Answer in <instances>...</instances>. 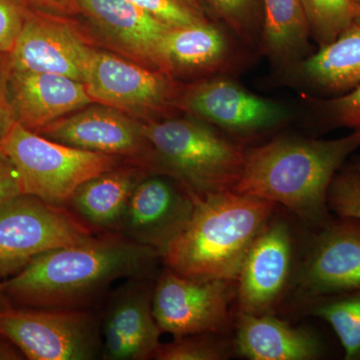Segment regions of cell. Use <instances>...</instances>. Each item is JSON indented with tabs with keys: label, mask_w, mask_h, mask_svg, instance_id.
I'll list each match as a JSON object with an SVG mask.
<instances>
[{
	"label": "cell",
	"mask_w": 360,
	"mask_h": 360,
	"mask_svg": "<svg viewBox=\"0 0 360 360\" xmlns=\"http://www.w3.org/2000/svg\"><path fill=\"white\" fill-rule=\"evenodd\" d=\"M106 41L142 65L161 70L160 47L170 26L129 0H75Z\"/></svg>",
	"instance_id": "cell-18"
},
{
	"label": "cell",
	"mask_w": 360,
	"mask_h": 360,
	"mask_svg": "<svg viewBox=\"0 0 360 360\" xmlns=\"http://www.w3.org/2000/svg\"><path fill=\"white\" fill-rule=\"evenodd\" d=\"M311 39L319 46L335 41L354 23L355 0H302Z\"/></svg>",
	"instance_id": "cell-25"
},
{
	"label": "cell",
	"mask_w": 360,
	"mask_h": 360,
	"mask_svg": "<svg viewBox=\"0 0 360 360\" xmlns=\"http://www.w3.org/2000/svg\"><path fill=\"white\" fill-rule=\"evenodd\" d=\"M9 66L8 52L0 53V139L8 131L15 122L11 94H9Z\"/></svg>",
	"instance_id": "cell-32"
},
{
	"label": "cell",
	"mask_w": 360,
	"mask_h": 360,
	"mask_svg": "<svg viewBox=\"0 0 360 360\" xmlns=\"http://www.w3.org/2000/svg\"><path fill=\"white\" fill-rule=\"evenodd\" d=\"M311 314L333 326L345 350V359L360 356V291L340 295L315 307Z\"/></svg>",
	"instance_id": "cell-24"
},
{
	"label": "cell",
	"mask_w": 360,
	"mask_h": 360,
	"mask_svg": "<svg viewBox=\"0 0 360 360\" xmlns=\"http://www.w3.org/2000/svg\"><path fill=\"white\" fill-rule=\"evenodd\" d=\"M9 94L15 122L34 132L94 103L84 82L51 73L11 70Z\"/></svg>",
	"instance_id": "cell-19"
},
{
	"label": "cell",
	"mask_w": 360,
	"mask_h": 360,
	"mask_svg": "<svg viewBox=\"0 0 360 360\" xmlns=\"http://www.w3.org/2000/svg\"><path fill=\"white\" fill-rule=\"evenodd\" d=\"M227 357L222 343L212 335H194L174 338L160 343L153 359L158 360H221Z\"/></svg>",
	"instance_id": "cell-27"
},
{
	"label": "cell",
	"mask_w": 360,
	"mask_h": 360,
	"mask_svg": "<svg viewBox=\"0 0 360 360\" xmlns=\"http://www.w3.org/2000/svg\"><path fill=\"white\" fill-rule=\"evenodd\" d=\"M175 108L226 134L250 137L281 127L290 120L283 104L251 94L222 75L179 86Z\"/></svg>",
	"instance_id": "cell-8"
},
{
	"label": "cell",
	"mask_w": 360,
	"mask_h": 360,
	"mask_svg": "<svg viewBox=\"0 0 360 360\" xmlns=\"http://www.w3.org/2000/svg\"><path fill=\"white\" fill-rule=\"evenodd\" d=\"M96 234L65 206L20 194L0 207V276L6 279L39 255Z\"/></svg>",
	"instance_id": "cell-7"
},
{
	"label": "cell",
	"mask_w": 360,
	"mask_h": 360,
	"mask_svg": "<svg viewBox=\"0 0 360 360\" xmlns=\"http://www.w3.org/2000/svg\"><path fill=\"white\" fill-rule=\"evenodd\" d=\"M160 252L117 232L49 251L4 279L13 307L92 309L116 281L151 277Z\"/></svg>",
	"instance_id": "cell-1"
},
{
	"label": "cell",
	"mask_w": 360,
	"mask_h": 360,
	"mask_svg": "<svg viewBox=\"0 0 360 360\" xmlns=\"http://www.w3.org/2000/svg\"><path fill=\"white\" fill-rule=\"evenodd\" d=\"M42 6L54 7V8L66 9L70 6L71 0H32Z\"/></svg>",
	"instance_id": "cell-35"
},
{
	"label": "cell",
	"mask_w": 360,
	"mask_h": 360,
	"mask_svg": "<svg viewBox=\"0 0 360 360\" xmlns=\"http://www.w3.org/2000/svg\"><path fill=\"white\" fill-rule=\"evenodd\" d=\"M288 73L324 96H340L360 84V25H352Z\"/></svg>",
	"instance_id": "cell-22"
},
{
	"label": "cell",
	"mask_w": 360,
	"mask_h": 360,
	"mask_svg": "<svg viewBox=\"0 0 360 360\" xmlns=\"http://www.w3.org/2000/svg\"><path fill=\"white\" fill-rule=\"evenodd\" d=\"M231 284L189 278L167 267L153 295V314L162 333L176 338L224 333L231 323Z\"/></svg>",
	"instance_id": "cell-10"
},
{
	"label": "cell",
	"mask_w": 360,
	"mask_h": 360,
	"mask_svg": "<svg viewBox=\"0 0 360 360\" xmlns=\"http://www.w3.org/2000/svg\"><path fill=\"white\" fill-rule=\"evenodd\" d=\"M11 303L4 292V278L0 276V310L8 309L11 307Z\"/></svg>",
	"instance_id": "cell-36"
},
{
	"label": "cell",
	"mask_w": 360,
	"mask_h": 360,
	"mask_svg": "<svg viewBox=\"0 0 360 360\" xmlns=\"http://www.w3.org/2000/svg\"><path fill=\"white\" fill-rule=\"evenodd\" d=\"M321 229L300 271V290L309 297L360 291V220L338 217Z\"/></svg>",
	"instance_id": "cell-15"
},
{
	"label": "cell",
	"mask_w": 360,
	"mask_h": 360,
	"mask_svg": "<svg viewBox=\"0 0 360 360\" xmlns=\"http://www.w3.org/2000/svg\"><path fill=\"white\" fill-rule=\"evenodd\" d=\"M0 148L18 172L23 194L65 207L78 187L122 161L51 141L18 122L0 139Z\"/></svg>",
	"instance_id": "cell-5"
},
{
	"label": "cell",
	"mask_w": 360,
	"mask_h": 360,
	"mask_svg": "<svg viewBox=\"0 0 360 360\" xmlns=\"http://www.w3.org/2000/svg\"><path fill=\"white\" fill-rule=\"evenodd\" d=\"M151 174L142 163L118 165L78 187L68 208L96 233L115 232L135 188Z\"/></svg>",
	"instance_id": "cell-20"
},
{
	"label": "cell",
	"mask_w": 360,
	"mask_h": 360,
	"mask_svg": "<svg viewBox=\"0 0 360 360\" xmlns=\"http://www.w3.org/2000/svg\"><path fill=\"white\" fill-rule=\"evenodd\" d=\"M0 335L30 360L103 359L101 312L94 309L0 310Z\"/></svg>",
	"instance_id": "cell-6"
},
{
	"label": "cell",
	"mask_w": 360,
	"mask_h": 360,
	"mask_svg": "<svg viewBox=\"0 0 360 360\" xmlns=\"http://www.w3.org/2000/svg\"><path fill=\"white\" fill-rule=\"evenodd\" d=\"M354 23L360 25V0H355Z\"/></svg>",
	"instance_id": "cell-38"
},
{
	"label": "cell",
	"mask_w": 360,
	"mask_h": 360,
	"mask_svg": "<svg viewBox=\"0 0 360 360\" xmlns=\"http://www.w3.org/2000/svg\"><path fill=\"white\" fill-rule=\"evenodd\" d=\"M22 354L11 341L6 340L0 335V360H20L23 359Z\"/></svg>",
	"instance_id": "cell-34"
},
{
	"label": "cell",
	"mask_w": 360,
	"mask_h": 360,
	"mask_svg": "<svg viewBox=\"0 0 360 360\" xmlns=\"http://www.w3.org/2000/svg\"><path fill=\"white\" fill-rule=\"evenodd\" d=\"M26 14L18 0H0V53L13 49Z\"/></svg>",
	"instance_id": "cell-31"
},
{
	"label": "cell",
	"mask_w": 360,
	"mask_h": 360,
	"mask_svg": "<svg viewBox=\"0 0 360 360\" xmlns=\"http://www.w3.org/2000/svg\"><path fill=\"white\" fill-rule=\"evenodd\" d=\"M309 98L326 127L360 129V84L340 96Z\"/></svg>",
	"instance_id": "cell-28"
},
{
	"label": "cell",
	"mask_w": 360,
	"mask_h": 360,
	"mask_svg": "<svg viewBox=\"0 0 360 360\" xmlns=\"http://www.w3.org/2000/svg\"><path fill=\"white\" fill-rule=\"evenodd\" d=\"M291 262L290 226L270 219L250 245L236 281L239 312L270 314L288 285Z\"/></svg>",
	"instance_id": "cell-16"
},
{
	"label": "cell",
	"mask_w": 360,
	"mask_h": 360,
	"mask_svg": "<svg viewBox=\"0 0 360 360\" xmlns=\"http://www.w3.org/2000/svg\"><path fill=\"white\" fill-rule=\"evenodd\" d=\"M153 174L167 175L194 200L232 191L245 149L221 130L198 118L165 117L144 124Z\"/></svg>",
	"instance_id": "cell-4"
},
{
	"label": "cell",
	"mask_w": 360,
	"mask_h": 360,
	"mask_svg": "<svg viewBox=\"0 0 360 360\" xmlns=\"http://www.w3.org/2000/svg\"><path fill=\"white\" fill-rule=\"evenodd\" d=\"M360 148V129L338 139L278 137L245 149L236 193L283 205L322 227L330 220L329 187L345 161Z\"/></svg>",
	"instance_id": "cell-2"
},
{
	"label": "cell",
	"mask_w": 360,
	"mask_h": 360,
	"mask_svg": "<svg viewBox=\"0 0 360 360\" xmlns=\"http://www.w3.org/2000/svg\"><path fill=\"white\" fill-rule=\"evenodd\" d=\"M231 34L210 20L170 27L160 44L161 70L170 77L229 75L240 66L241 60Z\"/></svg>",
	"instance_id": "cell-17"
},
{
	"label": "cell",
	"mask_w": 360,
	"mask_h": 360,
	"mask_svg": "<svg viewBox=\"0 0 360 360\" xmlns=\"http://www.w3.org/2000/svg\"><path fill=\"white\" fill-rule=\"evenodd\" d=\"M94 51L70 23L27 13L8 52L9 66L11 70L51 73L84 82Z\"/></svg>",
	"instance_id": "cell-14"
},
{
	"label": "cell",
	"mask_w": 360,
	"mask_h": 360,
	"mask_svg": "<svg viewBox=\"0 0 360 360\" xmlns=\"http://www.w3.org/2000/svg\"><path fill=\"white\" fill-rule=\"evenodd\" d=\"M219 20L231 30L238 41L248 46L260 44L262 20L258 0H206Z\"/></svg>",
	"instance_id": "cell-26"
},
{
	"label": "cell",
	"mask_w": 360,
	"mask_h": 360,
	"mask_svg": "<svg viewBox=\"0 0 360 360\" xmlns=\"http://www.w3.org/2000/svg\"><path fill=\"white\" fill-rule=\"evenodd\" d=\"M236 349L252 360H311L322 345L309 331L295 328L269 314L238 315Z\"/></svg>",
	"instance_id": "cell-21"
},
{
	"label": "cell",
	"mask_w": 360,
	"mask_h": 360,
	"mask_svg": "<svg viewBox=\"0 0 360 360\" xmlns=\"http://www.w3.org/2000/svg\"><path fill=\"white\" fill-rule=\"evenodd\" d=\"M151 277L127 279L101 312L103 359H153L162 333L153 309Z\"/></svg>",
	"instance_id": "cell-11"
},
{
	"label": "cell",
	"mask_w": 360,
	"mask_h": 360,
	"mask_svg": "<svg viewBox=\"0 0 360 360\" xmlns=\"http://www.w3.org/2000/svg\"><path fill=\"white\" fill-rule=\"evenodd\" d=\"M259 47L277 66L288 70L309 53L310 25L302 0H264Z\"/></svg>",
	"instance_id": "cell-23"
},
{
	"label": "cell",
	"mask_w": 360,
	"mask_h": 360,
	"mask_svg": "<svg viewBox=\"0 0 360 360\" xmlns=\"http://www.w3.org/2000/svg\"><path fill=\"white\" fill-rule=\"evenodd\" d=\"M276 206L233 191L195 200L191 219L161 259L182 276L236 283L246 253Z\"/></svg>",
	"instance_id": "cell-3"
},
{
	"label": "cell",
	"mask_w": 360,
	"mask_h": 360,
	"mask_svg": "<svg viewBox=\"0 0 360 360\" xmlns=\"http://www.w3.org/2000/svg\"><path fill=\"white\" fill-rule=\"evenodd\" d=\"M195 200L167 175L151 174L136 186L115 232L148 246L162 257L168 245L186 227Z\"/></svg>",
	"instance_id": "cell-12"
},
{
	"label": "cell",
	"mask_w": 360,
	"mask_h": 360,
	"mask_svg": "<svg viewBox=\"0 0 360 360\" xmlns=\"http://www.w3.org/2000/svg\"><path fill=\"white\" fill-rule=\"evenodd\" d=\"M20 194H22V191L18 172L0 148V207Z\"/></svg>",
	"instance_id": "cell-33"
},
{
	"label": "cell",
	"mask_w": 360,
	"mask_h": 360,
	"mask_svg": "<svg viewBox=\"0 0 360 360\" xmlns=\"http://www.w3.org/2000/svg\"><path fill=\"white\" fill-rule=\"evenodd\" d=\"M184 1L187 2L193 9H195L198 13L202 14L203 16H205V9H203L202 2L201 0H184ZM206 18V16H205Z\"/></svg>",
	"instance_id": "cell-37"
},
{
	"label": "cell",
	"mask_w": 360,
	"mask_h": 360,
	"mask_svg": "<svg viewBox=\"0 0 360 360\" xmlns=\"http://www.w3.org/2000/svg\"><path fill=\"white\" fill-rule=\"evenodd\" d=\"M352 167L355 168V169L359 170L360 172V156L355 160L354 165H352Z\"/></svg>",
	"instance_id": "cell-39"
},
{
	"label": "cell",
	"mask_w": 360,
	"mask_h": 360,
	"mask_svg": "<svg viewBox=\"0 0 360 360\" xmlns=\"http://www.w3.org/2000/svg\"><path fill=\"white\" fill-rule=\"evenodd\" d=\"M84 84L94 103L150 120H161L175 108L179 90L162 71L98 51L90 58Z\"/></svg>",
	"instance_id": "cell-9"
},
{
	"label": "cell",
	"mask_w": 360,
	"mask_h": 360,
	"mask_svg": "<svg viewBox=\"0 0 360 360\" xmlns=\"http://www.w3.org/2000/svg\"><path fill=\"white\" fill-rule=\"evenodd\" d=\"M328 202L338 217L360 220V172L352 165L338 172L329 187Z\"/></svg>",
	"instance_id": "cell-29"
},
{
	"label": "cell",
	"mask_w": 360,
	"mask_h": 360,
	"mask_svg": "<svg viewBox=\"0 0 360 360\" xmlns=\"http://www.w3.org/2000/svg\"><path fill=\"white\" fill-rule=\"evenodd\" d=\"M170 27H179L208 21L184 0H129Z\"/></svg>",
	"instance_id": "cell-30"
},
{
	"label": "cell",
	"mask_w": 360,
	"mask_h": 360,
	"mask_svg": "<svg viewBox=\"0 0 360 360\" xmlns=\"http://www.w3.org/2000/svg\"><path fill=\"white\" fill-rule=\"evenodd\" d=\"M37 134L71 148L132 158L151 169V148L144 124L111 106L89 104Z\"/></svg>",
	"instance_id": "cell-13"
}]
</instances>
